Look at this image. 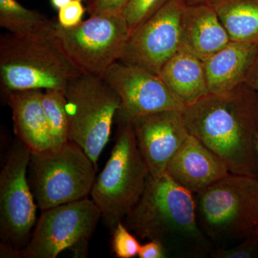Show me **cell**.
I'll return each instance as SVG.
<instances>
[{"instance_id":"1","label":"cell","mask_w":258,"mask_h":258,"mask_svg":"<svg viewBox=\"0 0 258 258\" xmlns=\"http://www.w3.org/2000/svg\"><path fill=\"white\" fill-rule=\"evenodd\" d=\"M189 134L218 156L231 174L258 176V92L245 83L183 107Z\"/></svg>"},{"instance_id":"2","label":"cell","mask_w":258,"mask_h":258,"mask_svg":"<svg viewBox=\"0 0 258 258\" xmlns=\"http://www.w3.org/2000/svg\"><path fill=\"white\" fill-rule=\"evenodd\" d=\"M123 222L139 240L159 241L171 257H210L215 250L199 227L195 195L166 173L157 178L149 174Z\"/></svg>"},{"instance_id":"3","label":"cell","mask_w":258,"mask_h":258,"mask_svg":"<svg viewBox=\"0 0 258 258\" xmlns=\"http://www.w3.org/2000/svg\"><path fill=\"white\" fill-rule=\"evenodd\" d=\"M197 221L215 249L252 235L258 225V176L230 174L195 195Z\"/></svg>"},{"instance_id":"4","label":"cell","mask_w":258,"mask_h":258,"mask_svg":"<svg viewBox=\"0 0 258 258\" xmlns=\"http://www.w3.org/2000/svg\"><path fill=\"white\" fill-rule=\"evenodd\" d=\"M82 73L51 35L0 36V87L5 96L26 90H64Z\"/></svg>"},{"instance_id":"5","label":"cell","mask_w":258,"mask_h":258,"mask_svg":"<svg viewBox=\"0 0 258 258\" xmlns=\"http://www.w3.org/2000/svg\"><path fill=\"white\" fill-rule=\"evenodd\" d=\"M118 125L111 155L96 176L91 194V199L112 231L139 201L149 176L132 123Z\"/></svg>"},{"instance_id":"6","label":"cell","mask_w":258,"mask_h":258,"mask_svg":"<svg viewBox=\"0 0 258 258\" xmlns=\"http://www.w3.org/2000/svg\"><path fill=\"white\" fill-rule=\"evenodd\" d=\"M96 171V163L72 141L31 153L28 176L37 207L44 211L89 198Z\"/></svg>"},{"instance_id":"7","label":"cell","mask_w":258,"mask_h":258,"mask_svg":"<svg viewBox=\"0 0 258 258\" xmlns=\"http://www.w3.org/2000/svg\"><path fill=\"white\" fill-rule=\"evenodd\" d=\"M69 141L79 144L97 164L109 140L120 100L105 80L81 74L64 88Z\"/></svg>"},{"instance_id":"8","label":"cell","mask_w":258,"mask_h":258,"mask_svg":"<svg viewBox=\"0 0 258 258\" xmlns=\"http://www.w3.org/2000/svg\"><path fill=\"white\" fill-rule=\"evenodd\" d=\"M131 32L123 15L115 13L91 16L71 28L55 21L50 35L82 74L102 78L119 60Z\"/></svg>"},{"instance_id":"9","label":"cell","mask_w":258,"mask_h":258,"mask_svg":"<svg viewBox=\"0 0 258 258\" xmlns=\"http://www.w3.org/2000/svg\"><path fill=\"white\" fill-rule=\"evenodd\" d=\"M101 217V210L89 198L44 210L20 258H56L67 249L76 257H87Z\"/></svg>"},{"instance_id":"10","label":"cell","mask_w":258,"mask_h":258,"mask_svg":"<svg viewBox=\"0 0 258 258\" xmlns=\"http://www.w3.org/2000/svg\"><path fill=\"white\" fill-rule=\"evenodd\" d=\"M31 152L20 140L10 149L0 174L1 247L20 258L37 223L38 208L29 183Z\"/></svg>"},{"instance_id":"11","label":"cell","mask_w":258,"mask_h":258,"mask_svg":"<svg viewBox=\"0 0 258 258\" xmlns=\"http://www.w3.org/2000/svg\"><path fill=\"white\" fill-rule=\"evenodd\" d=\"M186 0H171L131 32L119 62L159 75L179 50L180 19Z\"/></svg>"},{"instance_id":"12","label":"cell","mask_w":258,"mask_h":258,"mask_svg":"<svg viewBox=\"0 0 258 258\" xmlns=\"http://www.w3.org/2000/svg\"><path fill=\"white\" fill-rule=\"evenodd\" d=\"M102 78L120 98L115 118L118 125L156 112L182 109L160 77L147 70L118 61Z\"/></svg>"},{"instance_id":"13","label":"cell","mask_w":258,"mask_h":258,"mask_svg":"<svg viewBox=\"0 0 258 258\" xmlns=\"http://www.w3.org/2000/svg\"><path fill=\"white\" fill-rule=\"evenodd\" d=\"M149 174H166L168 165L189 136L181 109H169L138 117L131 122Z\"/></svg>"},{"instance_id":"14","label":"cell","mask_w":258,"mask_h":258,"mask_svg":"<svg viewBox=\"0 0 258 258\" xmlns=\"http://www.w3.org/2000/svg\"><path fill=\"white\" fill-rule=\"evenodd\" d=\"M230 41L208 0H186L180 19V51L205 61Z\"/></svg>"},{"instance_id":"15","label":"cell","mask_w":258,"mask_h":258,"mask_svg":"<svg viewBox=\"0 0 258 258\" xmlns=\"http://www.w3.org/2000/svg\"><path fill=\"white\" fill-rule=\"evenodd\" d=\"M166 173L194 195L231 174L225 163L191 134L169 162Z\"/></svg>"},{"instance_id":"16","label":"cell","mask_w":258,"mask_h":258,"mask_svg":"<svg viewBox=\"0 0 258 258\" xmlns=\"http://www.w3.org/2000/svg\"><path fill=\"white\" fill-rule=\"evenodd\" d=\"M42 94V90L35 89L14 91L6 96L13 113L15 134L31 153L42 152L51 147Z\"/></svg>"},{"instance_id":"17","label":"cell","mask_w":258,"mask_h":258,"mask_svg":"<svg viewBox=\"0 0 258 258\" xmlns=\"http://www.w3.org/2000/svg\"><path fill=\"white\" fill-rule=\"evenodd\" d=\"M257 45L230 41L203 61L209 93H230L244 83Z\"/></svg>"},{"instance_id":"18","label":"cell","mask_w":258,"mask_h":258,"mask_svg":"<svg viewBox=\"0 0 258 258\" xmlns=\"http://www.w3.org/2000/svg\"><path fill=\"white\" fill-rule=\"evenodd\" d=\"M158 76L182 107L194 104L210 93L203 61L184 51H178Z\"/></svg>"},{"instance_id":"19","label":"cell","mask_w":258,"mask_h":258,"mask_svg":"<svg viewBox=\"0 0 258 258\" xmlns=\"http://www.w3.org/2000/svg\"><path fill=\"white\" fill-rule=\"evenodd\" d=\"M231 41L258 45V0H208Z\"/></svg>"},{"instance_id":"20","label":"cell","mask_w":258,"mask_h":258,"mask_svg":"<svg viewBox=\"0 0 258 258\" xmlns=\"http://www.w3.org/2000/svg\"><path fill=\"white\" fill-rule=\"evenodd\" d=\"M55 21L17 0H0V27L18 36L50 35Z\"/></svg>"},{"instance_id":"21","label":"cell","mask_w":258,"mask_h":258,"mask_svg":"<svg viewBox=\"0 0 258 258\" xmlns=\"http://www.w3.org/2000/svg\"><path fill=\"white\" fill-rule=\"evenodd\" d=\"M42 102L50 132V148L60 147L69 142L70 136V120L64 91L45 90Z\"/></svg>"},{"instance_id":"22","label":"cell","mask_w":258,"mask_h":258,"mask_svg":"<svg viewBox=\"0 0 258 258\" xmlns=\"http://www.w3.org/2000/svg\"><path fill=\"white\" fill-rule=\"evenodd\" d=\"M171 0H128L122 14L131 30L137 28Z\"/></svg>"},{"instance_id":"23","label":"cell","mask_w":258,"mask_h":258,"mask_svg":"<svg viewBox=\"0 0 258 258\" xmlns=\"http://www.w3.org/2000/svg\"><path fill=\"white\" fill-rule=\"evenodd\" d=\"M142 244L139 238L123 221L118 222L113 230L111 247L115 255L118 258H133L139 255Z\"/></svg>"},{"instance_id":"24","label":"cell","mask_w":258,"mask_h":258,"mask_svg":"<svg viewBox=\"0 0 258 258\" xmlns=\"http://www.w3.org/2000/svg\"><path fill=\"white\" fill-rule=\"evenodd\" d=\"M210 257L212 258H257L258 237L254 234L227 249H215Z\"/></svg>"},{"instance_id":"25","label":"cell","mask_w":258,"mask_h":258,"mask_svg":"<svg viewBox=\"0 0 258 258\" xmlns=\"http://www.w3.org/2000/svg\"><path fill=\"white\" fill-rule=\"evenodd\" d=\"M84 0H72L69 4L58 10L57 22L64 28H74L82 23L87 11L83 3Z\"/></svg>"},{"instance_id":"26","label":"cell","mask_w":258,"mask_h":258,"mask_svg":"<svg viewBox=\"0 0 258 258\" xmlns=\"http://www.w3.org/2000/svg\"><path fill=\"white\" fill-rule=\"evenodd\" d=\"M128 2V0H93L86 8L90 16L122 13Z\"/></svg>"},{"instance_id":"27","label":"cell","mask_w":258,"mask_h":258,"mask_svg":"<svg viewBox=\"0 0 258 258\" xmlns=\"http://www.w3.org/2000/svg\"><path fill=\"white\" fill-rule=\"evenodd\" d=\"M138 257L139 258H166L169 257L167 249L164 244L157 240H148L142 244Z\"/></svg>"},{"instance_id":"28","label":"cell","mask_w":258,"mask_h":258,"mask_svg":"<svg viewBox=\"0 0 258 258\" xmlns=\"http://www.w3.org/2000/svg\"><path fill=\"white\" fill-rule=\"evenodd\" d=\"M244 83L258 92V45L255 55L246 76Z\"/></svg>"},{"instance_id":"29","label":"cell","mask_w":258,"mask_h":258,"mask_svg":"<svg viewBox=\"0 0 258 258\" xmlns=\"http://www.w3.org/2000/svg\"><path fill=\"white\" fill-rule=\"evenodd\" d=\"M72 0H50V4L52 8L58 11L61 8L69 4Z\"/></svg>"},{"instance_id":"30","label":"cell","mask_w":258,"mask_h":258,"mask_svg":"<svg viewBox=\"0 0 258 258\" xmlns=\"http://www.w3.org/2000/svg\"><path fill=\"white\" fill-rule=\"evenodd\" d=\"M85 3H86V5L88 6L91 3H92L93 0H84Z\"/></svg>"},{"instance_id":"31","label":"cell","mask_w":258,"mask_h":258,"mask_svg":"<svg viewBox=\"0 0 258 258\" xmlns=\"http://www.w3.org/2000/svg\"><path fill=\"white\" fill-rule=\"evenodd\" d=\"M257 169H258V137L257 142Z\"/></svg>"},{"instance_id":"32","label":"cell","mask_w":258,"mask_h":258,"mask_svg":"<svg viewBox=\"0 0 258 258\" xmlns=\"http://www.w3.org/2000/svg\"><path fill=\"white\" fill-rule=\"evenodd\" d=\"M254 234H255V235H257L258 237V225L257 228H256L255 231H254Z\"/></svg>"}]
</instances>
